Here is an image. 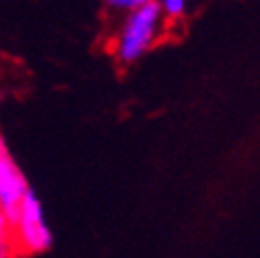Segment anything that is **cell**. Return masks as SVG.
<instances>
[{
  "mask_svg": "<svg viewBox=\"0 0 260 258\" xmlns=\"http://www.w3.org/2000/svg\"><path fill=\"white\" fill-rule=\"evenodd\" d=\"M163 15L165 13L159 0H148L144 7L129 11L127 19L121 25V32L116 36V59L121 63H134L144 53H148V49L157 43Z\"/></svg>",
  "mask_w": 260,
  "mask_h": 258,
  "instance_id": "cell-1",
  "label": "cell"
},
{
  "mask_svg": "<svg viewBox=\"0 0 260 258\" xmlns=\"http://www.w3.org/2000/svg\"><path fill=\"white\" fill-rule=\"evenodd\" d=\"M53 233L45 220V210L38 195L30 188L19 205L17 220L9 231H3V252L15 246L23 254H41L51 248Z\"/></svg>",
  "mask_w": 260,
  "mask_h": 258,
  "instance_id": "cell-2",
  "label": "cell"
},
{
  "mask_svg": "<svg viewBox=\"0 0 260 258\" xmlns=\"http://www.w3.org/2000/svg\"><path fill=\"white\" fill-rule=\"evenodd\" d=\"M28 190V180L17 167L7 146V140L3 138L0 140V224H3V231H9L17 220L19 205Z\"/></svg>",
  "mask_w": 260,
  "mask_h": 258,
  "instance_id": "cell-3",
  "label": "cell"
},
{
  "mask_svg": "<svg viewBox=\"0 0 260 258\" xmlns=\"http://www.w3.org/2000/svg\"><path fill=\"white\" fill-rule=\"evenodd\" d=\"M167 17H180L186 11V0H159Z\"/></svg>",
  "mask_w": 260,
  "mask_h": 258,
  "instance_id": "cell-4",
  "label": "cell"
},
{
  "mask_svg": "<svg viewBox=\"0 0 260 258\" xmlns=\"http://www.w3.org/2000/svg\"><path fill=\"white\" fill-rule=\"evenodd\" d=\"M148 0H106V5L112 9H123V11H136L140 7H144Z\"/></svg>",
  "mask_w": 260,
  "mask_h": 258,
  "instance_id": "cell-5",
  "label": "cell"
}]
</instances>
